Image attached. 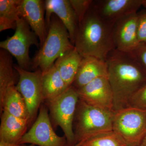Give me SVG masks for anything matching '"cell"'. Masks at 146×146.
I'll use <instances>...</instances> for the list:
<instances>
[{
	"label": "cell",
	"mask_w": 146,
	"mask_h": 146,
	"mask_svg": "<svg viewBox=\"0 0 146 146\" xmlns=\"http://www.w3.org/2000/svg\"><path fill=\"white\" fill-rule=\"evenodd\" d=\"M82 146H127V145L119 135L112 131L84 141Z\"/></svg>",
	"instance_id": "cell-22"
},
{
	"label": "cell",
	"mask_w": 146,
	"mask_h": 146,
	"mask_svg": "<svg viewBox=\"0 0 146 146\" xmlns=\"http://www.w3.org/2000/svg\"><path fill=\"white\" fill-rule=\"evenodd\" d=\"M92 0H70L79 23L82 21L93 2Z\"/></svg>",
	"instance_id": "cell-23"
},
{
	"label": "cell",
	"mask_w": 146,
	"mask_h": 146,
	"mask_svg": "<svg viewBox=\"0 0 146 146\" xmlns=\"http://www.w3.org/2000/svg\"><path fill=\"white\" fill-rule=\"evenodd\" d=\"M143 6L146 9V0H143Z\"/></svg>",
	"instance_id": "cell-30"
},
{
	"label": "cell",
	"mask_w": 146,
	"mask_h": 146,
	"mask_svg": "<svg viewBox=\"0 0 146 146\" xmlns=\"http://www.w3.org/2000/svg\"><path fill=\"white\" fill-rule=\"evenodd\" d=\"M44 102L52 99L65 92L68 86L54 64L47 72L42 73Z\"/></svg>",
	"instance_id": "cell-19"
},
{
	"label": "cell",
	"mask_w": 146,
	"mask_h": 146,
	"mask_svg": "<svg viewBox=\"0 0 146 146\" xmlns=\"http://www.w3.org/2000/svg\"><path fill=\"white\" fill-rule=\"evenodd\" d=\"M113 110L92 106L79 100L73 129L76 143L112 131Z\"/></svg>",
	"instance_id": "cell-4"
},
{
	"label": "cell",
	"mask_w": 146,
	"mask_h": 146,
	"mask_svg": "<svg viewBox=\"0 0 146 146\" xmlns=\"http://www.w3.org/2000/svg\"></svg>",
	"instance_id": "cell-31"
},
{
	"label": "cell",
	"mask_w": 146,
	"mask_h": 146,
	"mask_svg": "<svg viewBox=\"0 0 146 146\" xmlns=\"http://www.w3.org/2000/svg\"><path fill=\"white\" fill-rule=\"evenodd\" d=\"M77 91L79 100L85 103L113 110V93L108 77L96 79Z\"/></svg>",
	"instance_id": "cell-10"
},
{
	"label": "cell",
	"mask_w": 146,
	"mask_h": 146,
	"mask_svg": "<svg viewBox=\"0 0 146 146\" xmlns=\"http://www.w3.org/2000/svg\"><path fill=\"white\" fill-rule=\"evenodd\" d=\"M44 4L47 29L52 14L56 15L67 29L71 42L74 46L75 36L79 23L70 0H46Z\"/></svg>",
	"instance_id": "cell-14"
},
{
	"label": "cell",
	"mask_w": 146,
	"mask_h": 146,
	"mask_svg": "<svg viewBox=\"0 0 146 146\" xmlns=\"http://www.w3.org/2000/svg\"><path fill=\"white\" fill-rule=\"evenodd\" d=\"M19 76L16 88L26 104L29 115V125L36 118L44 102L42 72L39 70L34 72L24 70L18 65H13Z\"/></svg>",
	"instance_id": "cell-9"
},
{
	"label": "cell",
	"mask_w": 146,
	"mask_h": 146,
	"mask_svg": "<svg viewBox=\"0 0 146 146\" xmlns=\"http://www.w3.org/2000/svg\"><path fill=\"white\" fill-rule=\"evenodd\" d=\"M130 53L146 74V42L139 44Z\"/></svg>",
	"instance_id": "cell-25"
},
{
	"label": "cell",
	"mask_w": 146,
	"mask_h": 146,
	"mask_svg": "<svg viewBox=\"0 0 146 146\" xmlns=\"http://www.w3.org/2000/svg\"><path fill=\"white\" fill-rule=\"evenodd\" d=\"M23 0H0V26L5 29L16 28Z\"/></svg>",
	"instance_id": "cell-20"
},
{
	"label": "cell",
	"mask_w": 146,
	"mask_h": 146,
	"mask_svg": "<svg viewBox=\"0 0 146 146\" xmlns=\"http://www.w3.org/2000/svg\"><path fill=\"white\" fill-rule=\"evenodd\" d=\"M137 13L124 16L114 23L112 37L115 49L130 53L140 44L137 35Z\"/></svg>",
	"instance_id": "cell-11"
},
{
	"label": "cell",
	"mask_w": 146,
	"mask_h": 146,
	"mask_svg": "<svg viewBox=\"0 0 146 146\" xmlns=\"http://www.w3.org/2000/svg\"><path fill=\"white\" fill-rule=\"evenodd\" d=\"M143 0H98L92 6L102 18L111 23L124 16L137 13Z\"/></svg>",
	"instance_id": "cell-12"
},
{
	"label": "cell",
	"mask_w": 146,
	"mask_h": 146,
	"mask_svg": "<svg viewBox=\"0 0 146 146\" xmlns=\"http://www.w3.org/2000/svg\"><path fill=\"white\" fill-rule=\"evenodd\" d=\"M137 35L140 44L146 42V11L137 13Z\"/></svg>",
	"instance_id": "cell-26"
},
{
	"label": "cell",
	"mask_w": 146,
	"mask_h": 146,
	"mask_svg": "<svg viewBox=\"0 0 146 146\" xmlns=\"http://www.w3.org/2000/svg\"><path fill=\"white\" fill-rule=\"evenodd\" d=\"M139 146H146V133Z\"/></svg>",
	"instance_id": "cell-28"
},
{
	"label": "cell",
	"mask_w": 146,
	"mask_h": 146,
	"mask_svg": "<svg viewBox=\"0 0 146 146\" xmlns=\"http://www.w3.org/2000/svg\"><path fill=\"white\" fill-rule=\"evenodd\" d=\"M44 1L23 0L20 17L27 23L39 39L40 48L45 41L48 29L44 18Z\"/></svg>",
	"instance_id": "cell-13"
},
{
	"label": "cell",
	"mask_w": 146,
	"mask_h": 146,
	"mask_svg": "<svg viewBox=\"0 0 146 146\" xmlns=\"http://www.w3.org/2000/svg\"><path fill=\"white\" fill-rule=\"evenodd\" d=\"M84 142H80V143H78L77 144H76V145H75L74 146H82L83 145ZM25 146H35V145H31V144L29 145H25Z\"/></svg>",
	"instance_id": "cell-29"
},
{
	"label": "cell",
	"mask_w": 146,
	"mask_h": 146,
	"mask_svg": "<svg viewBox=\"0 0 146 146\" xmlns=\"http://www.w3.org/2000/svg\"><path fill=\"white\" fill-rule=\"evenodd\" d=\"M74 48L69 33L56 15L52 14L44 44L31 61V67L44 73L58 58Z\"/></svg>",
	"instance_id": "cell-3"
},
{
	"label": "cell",
	"mask_w": 146,
	"mask_h": 146,
	"mask_svg": "<svg viewBox=\"0 0 146 146\" xmlns=\"http://www.w3.org/2000/svg\"><path fill=\"white\" fill-rule=\"evenodd\" d=\"M11 55L1 49L0 50V98L9 88L15 85V78Z\"/></svg>",
	"instance_id": "cell-21"
},
{
	"label": "cell",
	"mask_w": 146,
	"mask_h": 146,
	"mask_svg": "<svg viewBox=\"0 0 146 146\" xmlns=\"http://www.w3.org/2000/svg\"><path fill=\"white\" fill-rule=\"evenodd\" d=\"M112 131L129 146H139L146 133V110L133 106L113 111Z\"/></svg>",
	"instance_id": "cell-6"
},
{
	"label": "cell",
	"mask_w": 146,
	"mask_h": 146,
	"mask_svg": "<svg viewBox=\"0 0 146 146\" xmlns=\"http://www.w3.org/2000/svg\"><path fill=\"white\" fill-rule=\"evenodd\" d=\"M26 144L39 146H69L65 136H58L55 132L45 104L41 105L35 121L19 143L21 145Z\"/></svg>",
	"instance_id": "cell-8"
},
{
	"label": "cell",
	"mask_w": 146,
	"mask_h": 146,
	"mask_svg": "<svg viewBox=\"0 0 146 146\" xmlns=\"http://www.w3.org/2000/svg\"><path fill=\"white\" fill-rule=\"evenodd\" d=\"M29 125L28 120L15 117L4 111L1 113L0 141L19 144Z\"/></svg>",
	"instance_id": "cell-16"
},
{
	"label": "cell",
	"mask_w": 146,
	"mask_h": 146,
	"mask_svg": "<svg viewBox=\"0 0 146 146\" xmlns=\"http://www.w3.org/2000/svg\"><path fill=\"white\" fill-rule=\"evenodd\" d=\"M38 39L27 23L21 18L17 21L14 35L0 42V48L14 56L20 68L28 70L31 66L29 48L32 45L40 46Z\"/></svg>",
	"instance_id": "cell-7"
},
{
	"label": "cell",
	"mask_w": 146,
	"mask_h": 146,
	"mask_svg": "<svg viewBox=\"0 0 146 146\" xmlns=\"http://www.w3.org/2000/svg\"><path fill=\"white\" fill-rule=\"evenodd\" d=\"M113 25L101 18L92 4L78 24L74 42L75 48L82 57L90 56L106 61L109 54L115 49Z\"/></svg>",
	"instance_id": "cell-2"
},
{
	"label": "cell",
	"mask_w": 146,
	"mask_h": 146,
	"mask_svg": "<svg viewBox=\"0 0 146 146\" xmlns=\"http://www.w3.org/2000/svg\"><path fill=\"white\" fill-rule=\"evenodd\" d=\"M0 110L18 117L28 120L30 117L25 100L16 88L13 85L7 89L2 98H0Z\"/></svg>",
	"instance_id": "cell-17"
},
{
	"label": "cell",
	"mask_w": 146,
	"mask_h": 146,
	"mask_svg": "<svg viewBox=\"0 0 146 146\" xmlns=\"http://www.w3.org/2000/svg\"><path fill=\"white\" fill-rule=\"evenodd\" d=\"M82 58L74 48L60 56L55 62L54 65L68 86H72Z\"/></svg>",
	"instance_id": "cell-18"
},
{
	"label": "cell",
	"mask_w": 146,
	"mask_h": 146,
	"mask_svg": "<svg viewBox=\"0 0 146 146\" xmlns=\"http://www.w3.org/2000/svg\"><path fill=\"white\" fill-rule=\"evenodd\" d=\"M79 100L77 91L71 86L63 94L44 102L53 127L61 128L69 146L76 144L73 123Z\"/></svg>",
	"instance_id": "cell-5"
},
{
	"label": "cell",
	"mask_w": 146,
	"mask_h": 146,
	"mask_svg": "<svg viewBox=\"0 0 146 146\" xmlns=\"http://www.w3.org/2000/svg\"><path fill=\"white\" fill-rule=\"evenodd\" d=\"M113 93V111L130 106L131 98L146 83V74L130 53L116 49L106 60Z\"/></svg>",
	"instance_id": "cell-1"
},
{
	"label": "cell",
	"mask_w": 146,
	"mask_h": 146,
	"mask_svg": "<svg viewBox=\"0 0 146 146\" xmlns=\"http://www.w3.org/2000/svg\"><path fill=\"white\" fill-rule=\"evenodd\" d=\"M25 145L12 143L3 141H0V146H25Z\"/></svg>",
	"instance_id": "cell-27"
},
{
	"label": "cell",
	"mask_w": 146,
	"mask_h": 146,
	"mask_svg": "<svg viewBox=\"0 0 146 146\" xmlns=\"http://www.w3.org/2000/svg\"><path fill=\"white\" fill-rule=\"evenodd\" d=\"M108 76L106 61L90 56L82 57L71 86L77 90L96 79Z\"/></svg>",
	"instance_id": "cell-15"
},
{
	"label": "cell",
	"mask_w": 146,
	"mask_h": 146,
	"mask_svg": "<svg viewBox=\"0 0 146 146\" xmlns=\"http://www.w3.org/2000/svg\"><path fill=\"white\" fill-rule=\"evenodd\" d=\"M129 105L130 106L146 110V83L133 95Z\"/></svg>",
	"instance_id": "cell-24"
}]
</instances>
